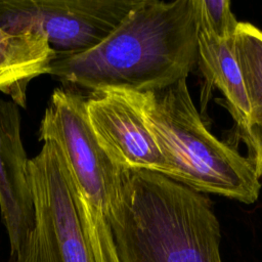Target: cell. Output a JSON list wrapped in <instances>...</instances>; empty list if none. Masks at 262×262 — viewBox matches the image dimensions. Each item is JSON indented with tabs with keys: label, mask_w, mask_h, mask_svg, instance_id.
<instances>
[{
	"label": "cell",
	"mask_w": 262,
	"mask_h": 262,
	"mask_svg": "<svg viewBox=\"0 0 262 262\" xmlns=\"http://www.w3.org/2000/svg\"><path fill=\"white\" fill-rule=\"evenodd\" d=\"M108 225L120 262H222L212 201L154 171H128Z\"/></svg>",
	"instance_id": "2"
},
{
	"label": "cell",
	"mask_w": 262,
	"mask_h": 262,
	"mask_svg": "<svg viewBox=\"0 0 262 262\" xmlns=\"http://www.w3.org/2000/svg\"><path fill=\"white\" fill-rule=\"evenodd\" d=\"M120 91L143 117L170 167L171 179L248 205L258 200L260 175L253 161L208 130L186 79L157 91Z\"/></svg>",
	"instance_id": "3"
},
{
	"label": "cell",
	"mask_w": 262,
	"mask_h": 262,
	"mask_svg": "<svg viewBox=\"0 0 262 262\" xmlns=\"http://www.w3.org/2000/svg\"><path fill=\"white\" fill-rule=\"evenodd\" d=\"M35 227L8 262H94L69 170L57 144L43 141L29 160Z\"/></svg>",
	"instance_id": "4"
},
{
	"label": "cell",
	"mask_w": 262,
	"mask_h": 262,
	"mask_svg": "<svg viewBox=\"0 0 262 262\" xmlns=\"http://www.w3.org/2000/svg\"><path fill=\"white\" fill-rule=\"evenodd\" d=\"M248 147V156L254 163L255 168L262 176V120L250 126L249 132L243 138Z\"/></svg>",
	"instance_id": "13"
},
{
	"label": "cell",
	"mask_w": 262,
	"mask_h": 262,
	"mask_svg": "<svg viewBox=\"0 0 262 262\" xmlns=\"http://www.w3.org/2000/svg\"><path fill=\"white\" fill-rule=\"evenodd\" d=\"M55 50L38 34L9 33L0 28V92L26 107L29 83L49 74Z\"/></svg>",
	"instance_id": "8"
},
{
	"label": "cell",
	"mask_w": 262,
	"mask_h": 262,
	"mask_svg": "<svg viewBox=\"0 0 262 262\" xmlns=\"http://www.w3.org/2000/svg\"><path fill=\"white\" fill-rule=\"evenodd\" d=\"M233 45L249 98L251 126L262 120V31L238 21Z\"/></svg>",
	"instance_id": "10"
},
{
	"label": "cell",
	"mask_w": 262,
	"mask_h": 262,
	"mask_svg": "<svg viewBox=\"0 0 262 262\" xmlns=\"http://www.w3.org/2000/svg\"><path fill=\"white\" fill-rule=\"evenodd\" d=\"M85 108L93 134L114 163L170 178L171 170L138 110L120 90L91 91Z\"/></svg>",
	"instance_id": "6"
},
{
	"label": "cell",
	"mask_w": 262,
	"mask_h": 262,
	"mask_svg": "<svg viewBox=\"0 0 262 262\" xmlns=\"http://www.w3.org/2000/svg\"><path fill=\"white\" fill-rule=\"evenodd\" d=\"M198 64L206 82L225 97L242 139L250 129V103L243 75L234 53L233 38L220 40L199 28Z\"/></svg>",
	"instance_id": "9"
},
{
	"label": "cell",
	"mask_w": 262,
	"mask_h": 262,
	"mask_svg": "<svg viewBox=\"0 0 262 262\" xmlns=\"http://www.w3.org/2000/svg\"><path fill=\"white\" fill-rule=\"evenodd\" d=\"M199 28L220 40L234 37L238 21L227 0H198Z\"/></svg>",
	"instance_id": "11"
},
{
	"label": "cell",
	"mask_w": 262,
	"mask_h": 262,
	"mask_svg": "<svg viewBox=\"0 0 262 262\" xmlns=\"http://www.w3.org/2000/svg\"><path fill=\"white\" fill-rule=\"evenodd\" d=\"M140 0H0V28L44 36L58 52L103 41Z\"/></svg>",
	"instance_id": "5"
},
{
	"label": "cell",
	"mask_w": 262,
	"mask_h": 262,
	"mask_svg": "<svg viewBox=\"0 0 262 262\" xmlns=\"http://www.w3.org/2000/svg\"><path fill=\"white\" fill-rule=\"evenodd\" d=\"M82 221L94 262H120L110 225L103 221H90L83 218Z\"/></svg>",
	"instance_id": "12"
},
{
	"label": "cell",
	"mask_w": 262,
	"mask_h": 262,
	"mask_svg": "<svg viewBox=\"0 0 262 262\" xmlns=\"http://www.w3.org/2000/svg\"><path fill=\"white\" fill-rule=\"evenodd\" d=\"M28 163L18 105L0 99V212L9 237L10 257L18 253L35 227Z\"/></svg>",
	"instance_id": "7"
},
{
	"label": "cell",
	"mask_w": 262,
	"mask_h": 262,
	"mask_svg": "<svg viewBox=\"0 0 262 262\" xmlns=\"http://www.w3.org/2000/svg\"><path fill=\"white\" fill-rule=\"evenodd\" d=\"M198 0H140L98 45L58 52L49 75L69 89L157 91L198 66Z\"/></svg>",
	"instance_id": "1"
}]
</instances>
